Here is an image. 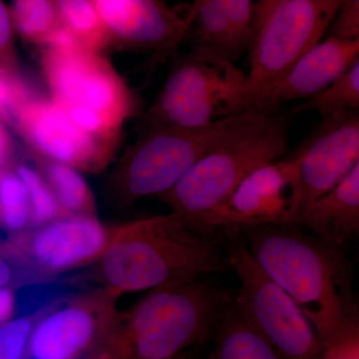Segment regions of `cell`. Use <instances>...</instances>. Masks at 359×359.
<instances>
[{"instance_id":"obj_33","label":"cell","mask_w":359,"mask_h":359,"mask_svg":"<svg viewBox=\"0 0 359 359\" xmlns=\"http://www.w3.org/2000/svg\"><path fill=\"white\" fill-rule=\"evenodd\" d=\"M13 257L6 252L0 250V287L13 285L15 278V268L13 264Z\"/></svg>"},{"instance_id":"obj_12","label":"cell","mask_w":359,"mask_h":359,"mask_svg":"<svg viewBox=\"0 0 359 359\" xmlns=\"http://www.w3.org/2000/svg\"><path fill=\"white\" fill-rule=\"evenodd\" d=\"M113 228L98 217L65 215L11 237L4 250L33 276L52 278L95 264Z\"/></svg>"},{"instance_id":"obj_32","label":"cell","mask_w":359,"mask_h":359,"mask_svg":"<svg viewBox=\"0 0 359 359\" xmlns=\"http://www.w3.org/2000/svg\"><path fill=\"white\" fill-rule=\"evenodd\" d=\"M283 1V0H257L254 13V36L259 27L264 25L266 18H269L271 11Z\"/></svg>"},{"instance_id":"obj_28","label":"cell","mask_w":359,"mask_h":359,"mask_svg":"<svg viewBox=\"0 0 359 359\" xmlns=\"http://www.w3.org/2000/svg\"><path fill=\"white\" fill-rule=\"evenodd\" d=\"M328 37L359 39V0H342L328 26Z\"/></svg>"},{"instance_id":"obj_10","label":"cell","mask_w":359,"mask_h":359,"mask_svg":"<svg viewBox=\"0 0 359 359\" xmlns=\"http://www.w3.org/2000/svg\"><path fill=\"white\" fill-rule=\"evenodd\" d=\"M118 299L99 287L49 302L33 325L22 359H84L112 323Z\"/></svg>"},{"instance_id":"obj_27","label":"cell","mask_w":359,"mask_h":359,"mask_svg":"<svg viewBox=\"0 0 359 359\" xmlns=\"http://www.w3.org/2000/svg\"><path fill=\"white\" fill-rule=\"evenodd\" d=\"M235 28L238 39L250 46L254 37L255 4L252 0H216Z\"/></svg>"},{"instance_id":"obj_4","label":"cell","mask_w":359,"mask_h":359,"mask_svg":"<svg viewBox=\"0 0 359 359\" xmlns=\"http://www.w3.org/2000/svg\"><path fill=\"white\" fill-rule=\"evenodd\" d=\"M271 113L245 111L197 128L148 124L118 163L113 184L131 205L173 188L204 156L266 121Z\"/></svg>"},{"instance_id":"obj_35","label":"cell","mask_w":359,"mask_h":359,"mask_svg":"<svg viewBox=\"0 0 359 359\" xmlns=\"http://www.w3.org/2000/svg\"><path fill=\"white\" fill-rule=\"evenodd\" d=\"M170 359H197V358H196V353L194 349L191 348Z\"/></svg>"},{"instance_id":"obj_25","label":"cell","mask_w":359,"mask_h":359,"mask_svg":"<svg viewBox=\"0 0 359 359\" xmlns=\"http://www.w3.org/2000/svg\"><path fill=\"white\" fill-rule=\"evenodd\" d=\"M13 167L22 180L27 192L32 208V226H40L65 216V212L34 163L30 164L25 161L13 162Z\"/></svg>"},{"instance_id":"obj_16","label":"cell","mask_w":359,"mask_h":359,"mask_svg":"<svg viewBox=\"0 0 359 359\" xmlns=\"http://www.w3.org/2000/svg\"><path fill=\"white\" fill-rule=\"evenodd\" d=\"M359 60V39L327 37L318 42L295 62L269 94L266 112L283 104L308 100L323 91Z\"/></svg>"},{"instance_id":"obj_11","label":"cell","mask_w":359,"mask_h":359,"mask_svg":"<svg viewBox=\"0 0 359 359\" xmlns=\"http://www.w3.org/2000/svg\"><path fill=\"white\" fill-rule=\"evenodd\" d=\"M297 165L290 156L257 168L230 198L194 230L211 237L216 230L240 231L263 226H290L301 218Z\"/></svg>"},{"instance_id":"obj_14","label":"cell","mask_w":359,"mask_h":359,"mask_svg":"<svg viewBox=\"0 0 359 359\" xmlns=\"http://www.w3.org/2000/svg\"><path fill=\"white\" fill-rule=\"evenodd\" d=\"M100 18L111 46L150 52L155 67L185 39L195 18V6L186 13L163 0H91Z\"/></svg>"},{"instance_id":"obj_21","label":"cell","mask_w":359,"mask_h":359,"mask_svg":"<svg viewBox=\"0 0 359 359\" xmlns=\"http://www.w3.org/2000/svg\"><path fill=\"white\" fill-rule=\"evenodd\" d=\"M13 30L28 43L44 47L61 30L56 0H13Z\"/></svg>"},{"instance_id":"obj_1","label":"cell","mask_w":359,"mask_h":359,"mask_svg":"<svg viewBox=\"0 0 359 359\" xmlns=\"http://www.w3.org/2000/svg\"><path fill=\"white\" fill-rule=\"evenodd\" d=\"M240 231L264 273L313 325L325 351L358 332L353 266L346 248L304 233L297 224Z\"/></svg>"},{"instance_id":"obj_24","label":"cell","mask_w":359,"mask_h":359,"mask_svg":"<svg viewBox=\"0 0 359 359\" xmlns=\"http://www.w3.org/2000/svg\"><path fill=\"white\" fill-rule=\"evenodd\" d=\"M359 60L356 61L323 91L295 106L294 113L316 112L330 116L335 113L358 110Z\"/></svg>"},{"instance_id":"obj_6","label":"cell","mask_w":359,"mask_h":359,"mask_svg":"<svg viewBox=\"0 0 359 359\" xmlns=\"http://www.w3.org/2000/svg\"><path fill=\"white\" fill-rule=\"evenodd\" d=\"M287 146V121L271 113L256 128L204 156L158 198L194 230L231 197L248 175L282 157Z\"/></svg>"},{"instance_id":"obj_15","label":"cell","mask_w":359,"mask_h":359,"mask_svg":"<svg viewBox=\"0 0 359 359\" xmlns=\"http://www.w3.org/2000/svg\"><path fill=\"white\" fill-rule=\"evenodd\" d=\"M290 157L297 165L302 214L359 165L358 110L321 117Z\"/></svg>"},{"instance_id":"obj_30","label":"cell","mask_w":359,"mask_h":359,"mask_svg":"<svg viewBox=\"0 0 359 359\" xmlns=\"http://www.w3.org/2000/svg\"><path fill=\"white\" fill-rule=\"evenodd\" d=\"M0 68L20 78L13 45V27L8 9L0 0Z\"/></svg>"},{"instance_id":"obj_5","label":"cell","mask_w":359,"mask_h":359,"mask_svg":"<svg viewBox=\"0 0 359 359\" xmlns=\"http://www.w3.org/2000/svg\"><path fill=\"white\" fill-rule=\"evenodd\" d=\"M42 48V73L52 100L89 133L118 146L136 103L117 71L102 54L75 43L62 28Z\"/></svg>"},{"instance_id":"obj_17","label":"cell","mask_w":359,"mask_h":359,"mask_svg":"<svg viewBox=\"0 0 359 359\" xmlns=\"http://www.w3.org/2000/svg\"><path fill=\"white\" fill-rule=\"evenodd\" d=\"M297 226L346 248L359 233V165L346 178L308 205Z\"/></svg>"},{"instance_id":"obj_31","label":"cell","mask_w":359,"mask_h":359,"mask_svg":"<svg viewBox=\"0 0 359 359\" xmlns=\"http://www.w3.org/2000/svg\"><path fill=\"white\" fill-rule=\"evenodd\" d=\"M18 294L13 285L0 287V327L18 316Z\"/></svg>"},{"instance_id":"obj_19","label":"cell","mask_w":359,"mask_h":359,"mask_svg":"<svg viewBox=\"0 0 359 359\" xmlns=\"http://www.w3.org/2000/svg\"><path fill=\"white\" fill-rule=\"evenodd\" d=\"M214 335V348L208 359H283L231 299L219 316Z\"/></svg>"},{"instance_id":"obj_13","label":"cell","mask_w":359,"mask_h":359,"mask_svg":"<svg viewBox=\"0 0 359 359\" xmlns=\"http://www.w3.org/2000/svg\"><path fill=\"white\" fill-rule=\"evenodd\" d=\"M29 152L85 173H98L109 165L118 146L80 127L50 99L29 95L11 117Z\"/></svg>"},{"instance_id":"obj_34","label":"cell","mask_w":359,"mask_h":359,"mask_svg":"<svg viewBox=\"0 0 359 359\" xmlns=\"http://www.w3.org/2000/svg\"><path fill=\"white\" fill-rule=\"evenodd\" d=\"M11 155H13V145H11V138L4 123L0 120V169L13 162Z\"/></svg>"},{"instance_id":"obj_26","label":"cell","mask_w":359,"mask_h":359,"mask_svg":"<svg viewBox=\"0 0 359 359\" xmlns=\"http://www.w3.org/2000/svg\"><path fill=\"white\" fill-rule=\"evenodd\" d=\"M43 308L18 314L0 327V359H22L28 337Z\"/></svg>"},{"instance_id":"obj_8","label":"cell","mask_w":359,"mask_h":359,"mask_svg":"<svg viewBox=\"0 0 359 359\" xmlns=\"http://www.w3.org/2000/svg\"><path fill=\"white\" fill-rule=\"evenodd\" d=\"M342 0H283L259 27L245 74V110L266 112L269 94L297 60L320 41Z\"/></svg>"},{"instance_id":"obj_7","label":"cell","mask_w":359,"mask_h":359,"mask_svg":"<svg viewBox=\"0 0 359 359\" xmlns=\"http://www.w3.org/2000/svg\"><path fill=\"white\" fill-rule=\"evenodd\" d=\"M245 74L230 61L189 52L175 60L145 123L197 128L245 112Z\"/></svg>"},{"instance_id":"obj_29","label":"cell","mask_w":359,"mask_h":359,"mask_svg":"<svg viewBox=\"0 0 359 359\" xmlns=\"http://www.w3.org/2000/svg\"><path fill=\"white\" fill-rule=\"evenodd\" d=\"M29 95L21 78L0 68V116L11 120L16 108Z\"/></svg>"},{"instance_id":"obj_22","label":"cell","mask_w":359,"mask_h":359,"mask_svg":"<svg viewBox=\"0 0 359 359\" xmlns=\"http://www.w3.org/2000/svg\"><path fill=\"white\" fill-rule=\"evenodd\" d=\"M56 6L61 28L75 43L98 53L111 46L91 0H56Z\"/></svg>"},{"instance_id":"obj_20","label":"cell","mask_w":359,"mask_h":359,"mask_svg":"<svg viewBox=\"0 0 359 359\" xmlns=\"http://www.w3.org/2000/svg\"><path fill=\"white\" fill-rule=\"evenodd\" d=\"M30 156L65 215L97 217L95 198L81 172L57 161Z\"/></svg>"},{"instance_id":"obj_23","label":"cell","mask_w":359,"mask_h":359,"mask_svg":"<svg viewBox=\"0 0 359 359\" xmlns=\"http://www.w3.org/2000/svg\"><path fill=\"white\" fill-rule=\"evenodd\" d=\"M0 226L11 238L25 233L32 226L27 192L13 169V162L0 169Z\"/></svg>"},{"instance_id":"obj_9","label":"cell","mask_w":359,"mask_h":359,"mask_svg":"<svg viewBox=\"0 0 359 359\" xmlns=\"http://www.w3.org/2000/svg\"><path fill=\"white\" fill-rule=\"evenodd\" d=\"M240 289L233 304L283 359H325V346L301 309L263 271L245 244L229 249Z\"/></svg>"},{"instance_id":"obj_2","label":"cell","mask_w":359,"mask_h":359,"mask_svg":"<svg viewBox=\"0 0 359 359\" xmlns=\"http://www.w3.org/2000/svg\"><path fill=\"white\" fill-rule=\"evenodd\" d=\"M226 264L211 237L170 212L116 224L109 244L93 264V278L120 297L196 282Z\"/></svg>"},{"instance_id":"obj_3","label":"cell","mask_w":359,"mask_h":359,"mask_svg":"<svg viewBox=\"0 0 359 359\" xmlns=\"http://www.w3.org/2000/svg\"><path fill=\"white\" fill-rule=\"evenodd\" d=\"M230 297L196 280L152 290L117 311L99 344L84 359H170L214 334Z\"/></svg>"},{"instance_id":"obj_18","label":"cell","mask_w":359,"mask_h":359,"mask_svg":"<svg viewBox=\"0 0 359 359\" xmlns=\"http://www.w3.org/2000/svg\"><path fill=\"white\" fill-rule=\"evenodd\" d=\"M195 18L191 51L197 55L233 62L247 46L216 0H194Z\"/></svg>"}]
</instances>
